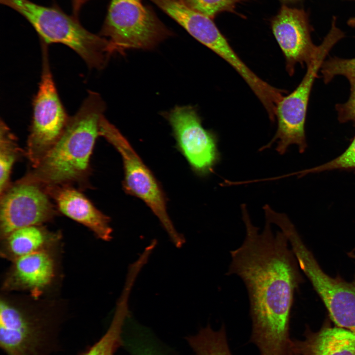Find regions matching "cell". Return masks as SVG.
I'll list each match as a JSON object with an SVG mask.
<instances>
[{
	"label": "cell",
	"mask_w": 355,
	"mask_h": 355,
	"mask_svg": "<svg viewBox=\"0 0 355 355\" xmlns=\"http://www.w3.org/2000/svg\"><path fill=\"white\" fill-rule=\"evenodd\" d=\"M246 236L231 250L226 275H237L247 288L251 320L250 341L260 355H289V321L295 290L302 282L287 238L266 221L260 233L242 205Z\"/></svg>",
	"instance_id": "obj_1"
},
{
	"label": "cell",
	"mask_w": 355,
	"mask_h": 355,
	"mask_svg": "<svg viewBox=\"0 0 355 355\" xmlns=\"http://www.w3.org/2000/svg\"><path fill=\"white\" fill-rule=\"evenodd\" d=\"M105 110L101 96L89 92L57 142L24 178L44 187L86 182Z\"/></svg>",
	"instance_id": "obj_2"
},
{
	"label": "cell",
	"mask_w": 355,
	"mask_h": 355,
	"mask_svg": "<svg viewBox=\"0 0 355 355\" xmlns=\"http://www.w3.org/2000/svg\"><path fill=\"white\" fill-rule=\"evenodd\" d=\"M33 26L47 45L60 43L75 52L91 69L100 70L111 55L109 41L86 29L78 18L66 14L56 4L46 6L30 0H0Z\"/></svg>",
	"instance_id": "obj_3"
},
{
	"label": "cell",
	"mask_w": 355,
	"mask_h": 355,
	"mask_svg": "<svg viewBox=\"0 0 355 355\" xmlns=\"http://www.w3.org/2000/svg\"><path fill=\"white\" fill-rule=\"evenodd\" d=\"M172 35L142 0H111L100 33L109 41L112 54L151 49Z\"/></svg>",
	"instance_id": "obj_4"
},
{
	"label": "cell",
	"mask_w": 355,
	"mask_h": 355,
	"mask_svg": "<svg viewBox=\"0 0 355 355\" xmlns=\"http://www.w3.org/2000/svg\"><path fill=\"white\" fill-rule=\"evenodd\" d=\"M341 39L337 31L331 30L318 46L316 54L307 66L306 74L301 82L294 90L284 96L278 103L275 109L278 123L276 133L260 151L269 148L276 142V151L281 155L284 154L291 144L297 145L300 153L304 152L307 147L305 123L310 93L326 56Z\"/></svg>",
	"instance_id": "obj_5"
},
{
	"label": "cell",
	"mask_w": 355,
	"mask_h": 355,
	"mask_svg": "<svg viewBox=\"0 0 355 355\" xmlns=\"http://www.w3.org/2000/svg\"><path fill=\"white\" fill-rule=\"evenodd\" d=\"M282 231L299 266L323 302L330 319L336 326L355 333V275L350 282L340 276H328L322 270L292 223L285 224Z\"/></svg>",
	"instance_id": "obj_6"
},
{
	"label": "cell",
	"mask_w": 355,
	"mask_h": 355,
	"mask_svg": "<svg viewBox=\"0 0 355 355\" xmlns=\"http://www.w3.org/2000/svg\"><path fill=\"white\" fill-rule=\"evenodd\" d=\"M103 136L119 153L126 191L142 200L159 220L174 245L181 248L185 240L175 228L168 213L164 194L156 178L118 129L104 116L99 126Z\"/></svg>",
	"instance_id": "obj_7"
},
{
	"label": "cell",
	"mask_w": 355,
	"mask_h": 355,
	"mask_svg": "<svg viewBox=\"0 0 355 355\" xmlns=\"http://www.w3.org/2000/svg\"><path fill=\"white\" fill-rule=\"evenodd\" d=\"M41 43L42 71L33 102V116L26 155L36 166L63 133L69 120L61 101L50 67L48 45Z\"/></svg>",
	"instance_id": "obj_8"
},
{
	"label": "cell",
	"mask_w": 355,
	"mask_h": 355,
	"mask_svg": "<svg viewBox=\"0 0 355 355\" xmlns=\"http://www.w3.org/2000/svg\"><path fill=\"white\" fill-rule=\"evenodd\" d=\"M0 346L6 355H49L57 330L48 319L4 298L0 303Z\"/></svg>",
	"instance_id": "obj_9"
},
{
	"label": "cell",
	"mask_w": 355,
	"mask_h": 355,
	"mask_svg": "<svg viewBox=\"0 0 355 355\" xmlns=\"http://www.w3.org/2000/svg\"><path fill=\"white\" fill-rule=\"evenodd\" d=\"M0 197V239L22 227L43 225L57 214L45 187L24 177Z\"/></svg>",
	"instance_id": "obj_10"
},
{
	"label": "cell",
	"mask_w": 355,
	"mask_h": 355,
	"mask_svg": "<svg viewBox=\"0 0 355 355\" xmlns=\"http://www.w3.org/2000/svg\"><path fill=\"white\" fill-rule=\"evenodd\" d=\"M178 145L193 171L206 176L220 160L217 138L204 128L195 107L177 106L166 114Z\"/></svg>",
	"instance_id": "obj_11"
},
{
	"label": "cell",
	"mask_w": 355,
	"mask_h": 355,
	"mask_svg": "<svg viewBox=\"0 0 355 355\" xmlns=\"http://www.w3.org/2000/svg\"><path fill=\"white\" fill-rule=\"evenodd\" d=\"M182 27L192 36L227 62L245 80L252 71L241 60L211 18L178 0H149Z\"/></svg>",
	"instance_id": "obj_12"
},
{
	"label": "cell",
	"mask_w": 355,
	"mask_h": 355,
	"mask_svg": "<svg viewBox=\"0 0 355 355\" xmlns=\"http://www.w3.org/2000/svg\"><path fill=\"white\" fill-rule=\"evenodd\" d=\"M271 26L289 75L293 74L297 64L303 66L311 63L318 46L312 41L307 17L302 9L283 5L271 20Z\"/></svg>",
	"instance_id": "obj_13"
},
{
	"label": "cell",
	"mask_w": 355,
	"mask_h": 355,
	"mask_svg": "<svg viewBox=\"0 0 355 355\" xmlns=\"http://www.w3.org/2000/svg\"><path fill=\"white\" fill-rule=\"evenodd\" d=\"M53 248L37 251L11 261L2 284L3 290L27 291L35 298L43 294L55 277L56 261Z\"/></svg>",
	"instance_id": "obj_14"
},
{
	"label": "cell",
	"mask_w": 355,
	"mask_h": 355,
	"mask_svg": "<svg viewBox=\"0 0 355 355\" xmlns=\"http://www.w3.org/2000/svg\"><path fill=\"white\" fill-rule=\"evenodd\" d=\"M61 213L90 229L98 238L109 241L110 218L99 210L79 190L70 185L45 187Z\"/></svg>",
	"instance_id": "obj_15"
},
{
	"label": "cell",
	"mask_w": 355,
	"mask_h": 355,
	"mask_svg": "<svg viewBox=\"0 0 355 355\" xmlns=\"http://www.w3.org/2000/svg\"><path fill=\"white\" fill-rule=\"evenodd\" d=\"M305 335L303 340L291 339L289 355H355V333L348 329L327 323Z\"/></svg>",
	"instance_id": "obj_16"
},
{
	"label": "cell",
	"mask_w": 355,
	"mask_h": 355,
	"mask_svg": "<svg viewBox=\"0 0 355 355\" xmlns=\"http://www.w3.org/2000/svg\"><path fill=\"white\" fill-rule=\"evenodd\" d=\"M61 233L42 225L22 227L0 239V255L11 261L31 253L53 248L60 241Z\"/></svg>",
	"instance_id": "obj_17"
},
{
	"label": "cell",
	"mask_w": 355,
	"mask_h": 355,
	"mask_svg": "<svg viewBox=\"0 0 355 355\" xmlns=\"http://www.w3.org/2000/svg\"><path fill=\"white\" fill-rule=\"evenodd\" d=\"M128 301L119 299L110 326L95 344L79 355H114L122 343L121 334L128 313Z\"/></svg>",
	"instance_id": "obj_18"
},
{
	"label": "cell",
	"mask_w": 355,
	"mask_h": 355,
	"mask_svg": "<svg viewBox=\"0 0 355 355\" xmlns=\"http://www.w3.org/2000/svg\"><path fill=\"white\" fill-rule=\"evenodd\" d=\"M188 341L196 355H232L224 324L217 330L208 324L197 334L189 337Z\"/></svg>",
	"instance_id": "obj_19"
},
{
	"label": "cell",
	"mask_w": 355,
	"mask_h": 355,
	"mask_svg": "<svg viewBox=\"0 0 355 355\" xmlns=\"http://www.w3.org/2000/svg\"><path fill=\"white\" fill-rule=\"evenodd\" d=\"M21 155L16 139L2 119L0 123V194L10 185L12 167Z\"/></svg>",
	"instance_id": "obj_20"
},
{
	"label": "cell",
	"mask_w": 355,
	"mask_h": 355,
	"mask_svg": "<svg viewBox=\"0 0 355 355\" xmlns=\"http://www.w3.org/2000/svg\"><path fill=\"white\" fill-rule=\"evenodd\" d=\"M189 8L211 19L222 12H233L237 4L244 0H178Z\"/></svg>",
	"instance_id": "obj_21"
},
{
	"label": "cell",
	"mask_w": 355,
	"mask_h": 355,
	"mask_svg": "<svg viewBox=\"0 0 355 355\" xmlns=\"http://www.w3.org/2000/svg\"><path fill=\"white\" fill-rule=\"evenodd\" d=\"M320 71L325 83L337 75H343L348 80L355 78V58L343 59L337 57L329 58L321 65Z\"/></svg>",
	"instance_id": "obj_22"
},
{
	"label": "cell",
	"mask_w": 355,
	"mask_h": 355,
	"mask_svg": "<svg viewBox=\"0 0 355 355\" xmlns=\"http://www.w3.org/2000/svg\"><path fill=\"white\" fill-rule=\"evenodd\" d=\"M355 168V137L348 148L340 156L333 160L318 166L298 172L300 176L338 169Z\"/></svg>",
	"instance_id": "obj_23"
},
{
	"label": "cell",
	"mask_w": 355,
	"mask_h": 355,
	"mask_svg": "<svg viewBox=\"0 0 355 355\" xmlns=\"http://www.w3.org/2000/svg\"><path fill=\"white\" fill-rule=\"evenodd\" d=\"M351 94L348 100L343 104L336 105L339 121L342 123L355 122V78L349 80Z\"/></svg>",
	"instance_id": "obj_24"
},
{
	"label": "cell",
	"mask_w": 355,
	"mask_h": 355,
	"mask_svg": "<svg viewBox=\"0 0 355 355\" xmlns=\"http://www.w3.org/2000/svg\"><path fill=\"white\" fill-rule=\"evenodd\" d=\"M88 0H71L73 16L78 18L80 10Z\"/></svg>",
	"instance_id": "obj_25"
},
{
	"label": "cell",
	"mask_w": 355,
	"mask_h": 355,
	"mask_svg": "<svg viewBox=\"0 0 355 355\" xmlns=\"http://www.w3.org/2000/svg\"><path fill=\"white\" fill-rule=\"evenodd\" d=\"M348 24L350 26L355 27V17H353L349 19L348 21Z\"/></svg>",
	"instance_id": "obj_26"
},
{
	"label": "cell",
	"mask_w": 355,
	"mask_h": 355,
	"mask_svg": "<svg viewBox=\"0 0 355 355\" xmlns=\"http://www.w3.org/2000/svg\"><path fill=\"white\" fill-rule=\"evenodd\" d=\"M348 255L353 259H355V248L347 253Z\"/></svg>",
	"instance_id": "obj_27"
},
{
	"label": "cell",
	"mask_w": 355,
	"mask_h": 355,
	"mask_svg": "<svg viewBox=\"0 0 355 355\" xmlns=\"http://www.w3.org/2000/svg\"><path fill=\"white\" fill-rule=\"evenodd\" d=\"M137 355H153L150 351H142V352L138 354Z\"/></svg>",
	"instance_id": "obj_28"
},
{
	"label": "cell",
	"mask_w": 355,
	"mask_h": 355,
	"mask_svg": "<svg viewBox=\"0 0 355 355\" xmlns=\"http://www.w3.org/2000/svg\"><path fill=\"white\" fill-rule=\"evenodd\" d=\"M281 0L283 1H293V0Z\"/></svg>",
	"instance_id": "obj_29"
}]
</instances>
